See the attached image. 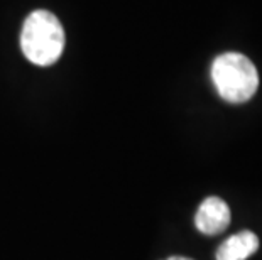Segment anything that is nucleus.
<instances>
[{
	"label": "nucleus",
	"instance_id": "5",
	"mask_svg": "<svg viewBox=\"0 0 262 260\" xmlns=\"http://www.w3.org/2000/svg\"><path fill=\"white\" fill-rule=\"evenodd\" d=\"M166 260H193V258H188V257H169Z\"/></svg>",
	"mask_w": 262,
	"mask_h": 260
},
{
	"label": "nucleus",
	"instance_id": "2",
	"mask_svg": "<svg viewBox=\"0 0 262 260\" xmlns=\"http://www.w3.org/2000/svg\"><path fill=\"white\" fill-rule=\"evenodd\" d=\"M211 80L219 95L228 103L249 102L259 86L254 63L241 53L220 54L211 64Z\"/></svg>",
	"mask_w": 262,
	"mask_h": 260
},
{
	"label": "nucleus",
	"instance_id": "3",
	"mask_svg": "<svg viewBox=\"0 0 262 260\" xmlns=\"http://www.w3.org/2000/svg\"><path fill=\"white\" fill-rule=\"evenodd\" d=\"M194 225L203 235H219L230 225V209L222 198L210 196L200 204Z\"/></svg>",
	"mask_w": 262,
	"mask_h": 260
},
{
	"label": "nucleus",
	"instance_id": "1",
	"mask_svg": "<svg viewBox=\"0 0 262 260\" xmlns=\"http://www.w3.org/2000/svg\"><path fill=\"white\" fill-rule=\"evenodd\" d=\"M20 49L36 66L56 63L64 49V31L56 15L48 10L32 12L22 26Z\"/></svg>",
	"mask_w": 262,
	"mask_h": 260
},
{
	"label": "nucleus",
	"instance_id": "4",
	"mask_svg": "<svg viewBox=\"0 0 262 260\" xmlns=\"http://www.w3.org/2000/svg\"><path fill=\"white\" fill-rule=\"evenodd\" d=\"M259 248V239L252 231H238L227 239L216 250V260H247Z\"/></svg>",
	"mask_w": 262,
	"mask_h": 260
}]
</instances>
